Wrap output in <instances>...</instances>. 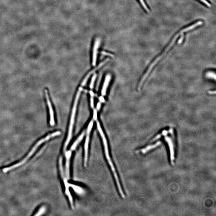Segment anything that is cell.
I'll list each match as a JSON object with an SVG mask.
<instances>
[{"instance_id": "obj_23", "label": "cell", "mask_w": 216, "mask_h": 216, "mask_svg": "<svg viewBox=\"0 0 216 216\" xmlns=\"http://www.w3.org/2000/svg\"><path fill=\"white\" fill-rule=\"evenodd\" d=\"M101 103H97V110H99V109H100V107H101Z\"/></svg>"}, {"instance_id": "obj_13", "label": "cell", "mask_w": 216, "mask_h": 216, "mask_svg": "<svg viewBox=\"0 0 216 216\" xmlns=\"http://www.w3.org/2000/svg\"><path fill=\"white\" fill-rule=\"evenodd\" d=\"M69 185L74 190V191L78 194H82L83 193L84 190L79 186L72 184H69Z\"/></svg>"}, {"instance_id": "obj_6", "label": "cell", "mask_w": 216, "mask_h": 216, "mask_svg": "<svg viewBox=\"0 0 216 216\" xmlns=\"http://www.w3.org/2000/svg\"><path fill=\"white\" fill-rule=\"evenodd\" d=\"M93 126V121L91 120L88 124L87 131H86V137L85 141L84 143V165L86 167L87 165V161L88 159V145H89L90 137V132Z\"/></svg>"}, {"instance_id": "obj_17", "label": "cell", "mask_w": 216, "mask_h": 216, "mask_svg": "<svg viewBox=\"0 0 216 216\" xmlns=\"http://www.w3.org/2000/svg\"><path fill=\"white\" fill-rule=\"evenodd\" d=\"M97 77V74H95L93 75V77L91 79V82H90V89H92L94 86V82L95 81V79Z\"/></svg>"}, {"instance_id": "obj_10", "label": "cell", "mask_w": 216, "mask_h": 216, "mask_svg": "<svg viewBox=\"0 0 216 216\" xmlns=\"http://www.w3.org/2000/svg\"><path fill=\"white\" fill-rule=\"evenodd\" d=\"M109 58L106 59L105 60H104V61H103L102 63H100L99 65H98L97 67H96L95 69H94L93 70H92L91 71H90V73H88V74H87V75L86 76V77L84 78V79L82 81L81 84V86L82 87V86H84V85L86 84V82H87V80H88V79H89V78L90 77V76L91 75L92 73H93L94 72H95V71L98 70V69H99V68H101V67H102L103 65H104V64H105L107 62L109 61Z\"/></svg>"}, {"instance_id": "obj_7", "label": "cell", "mask_w": 216, "mask_h": 216, "mask_svg": "<svg viewBox=\"0 0 216 216\" xmlns=\"http://www.w3.org/2000/svg\"><path fill=\"white\" fill-rule=\"evenodd\" d=\"M45 94L46 98L47 99V103L49 107V111L50 116V124L51 126H54L55 124L54 122V114L53 110L52 109V106L49 98L48 92L47 90H45Z\"/></svg>"}, {"instance_id": "obj_14", "label": "cell", "mask_w": 216, "mask_h": 216, "mask_svg": "<svg viewBox=\"0 0 216 216\" xmlns=\"http://www.w3.org/2000/svg\"><path fill=\"white\" fill-rule=\"evenodd\" d=\"M161 144V142L159 141L158 142H157V143L156 144H153V145H151L150 146H147V147H146L145 148H144V149H142L141 150V152L142 153H146V152H147V151H149V150H150L151 149H153V148H155L157 146H158V145H159Z\"/></svg>"}, {"instance_id": "obj_2", "label": "cell", "mask_w": 216, "mask_h": 216, "mask_svg": "<svg viewBox=\"0 0 216 216\" xmlns=\"http://www.w3.org/2000/svg\"><path fill=\"white\" fill-rule=\"evenodd\" d=\"M97 129H98L99 133L101 135V137L102 138V140H103V143L104 148H105L104 150H105L106 157L107 158V160L108 161V162L109 163L110 166L111 167L112 173L113 174L114 176V178H115L116 182V185L117 186L118 189L119 193H120V195L122 198H125V195L124 194L122 187H121L120 183V181H119V178H118V176L117 174L116 173L113 164L112 163V161L110 156L109 147H108V145L107 139H106L104 133H103V131L102 130V128L101 127V125H100V123L99 122V121H97Z\"/></svg>"}, {"instance_id": "obj_5", "label": "cell", "mask_w": 216, "mask_h": 216, "mask_svg": "<svg viewBox=\"0 0 216 216\" xmlns=\"http://www.w3.org/2000/svg\"><path fill=\"white\" fill-rule=\"evenodd\" d=\"M59 169L60 171V175L62 179L63 180V182L64 185L65 187V193L66 195L69 198V200L71 204V206L72 208H74V203H73V197L72 195H71L69 190V183L67 182V179L65 177V174L64 173V169H63V158L60 157L59 159Z\"/></svg>"}, {"instance_id": "obj_9", "label": "cell", "mask_w": 216, "mask_h": 216, "mask_svg": "<svg viewBox=\"0 0 216 216\" xmlns=\"http://www.w3.org/2000/svg\"><path fill=\"white\" fill-rule=\"evenodd\" d=\"M100 44V39L99 38L96 39L93 47V54H92V63L93 66L96 65L97 59V52Z\"/></svg>"}, {"instance_id": "obj_15", "label": "cell", "mask_w": 216, "mask_h": 216, "mask_svg": "<svg viewBox=\"0 0 216 216\" xmlns=\"http://www.w3.org/2000/svg\"><path fill=\"white\" fill-rule=\"evenodd\" d=\"M45 210L46 208L44 206H42L39 209V210L37 211V212H36V214L34 215L38 216L42 215L43 214L45 213Z\"/></svg>"}, {"instance_id": "obj_18", "label": "cell", "mask_w": 216, "mask_h": 216, "mask_svg": "<svg viewBox=\"0 0 216 216\" xmlns=\"http://www.w3.org/2000/svg\"><path fill=\"white\" fill-rule=\"evenodd\" d=\"M140 2L141 3V4L142 5V7H143L144 9L147 12H150V10L149 9L148 7L147 6H146V4L144 3V0H139Z\"/></svg>"}, {"instance_id": "obj_22", "label": "cell", "mask_w": 216, "mask_h": 216, "mask_svg": "<svg viewBox=\"0 0 216 216\" xmlns=\"http://www.w3.org/2000/svg\"><path fill=\"white\" fill-rule=\"evenodd\" d=\"M183 39H184V35H183V34H182V36H181V37H180V39H179V40H178V44H180L181 43H182V41H183Z\"/></svg>"}, {"instance_id": "obj_24", "label": "cell", "mask_w": 216, "mask_h": 216, "mask_svg": "<svg viewBox=\"0 0 216 216\" xmlns=\"http://www.w3.org/2000/svg\"><path fill=\"white\" fill-rule=\"evenodd\" d=\"M99 100H100V101H101V102H104V101H105V99H104V98L102 97H100V98H99Z\"/></svg>"}, {"instance_id": "obj_1", "label": "cell", "mask_w": 216, "mask_h": 216, "mask_svg": "<svg viewBox=\"0 0 216 216\" xmlns=\"http://www.w3.org/2000/svg\"><path fill=\"white\" fill-rule=\"evenodd\" d=\"M203 24V22L201 20L199 21L195 22V23L193 24L192 25H191L190 26H188L186 28L182 29V30H180L178 33L176 34L175 37H174L171 42L169 44V45L168 46L166 49H165V50L162 52L161 54H160V55L157 57L154 60H153L152 62H151L147 67H146V69L144 71L143 73L142 74V76L141 79L139 81L140 83L141 84H144L145 83L149 76L151 75L153 70H154L155 68L156 67L157 64L159 63V62L166 55L167 52L169 51L170 49H171V47L173 45L174 43H175L176 39L180 35H181L184 32H187V31H189L191 30L194 29L197 26L202 25Z\"/></svg>"}, {"instance_id": "obj_19", "label": "cell", "mask_w": 216, "mask_h": 216, "mask_svg": "<svg viewBox=\"0 0 216 216\" xmlns=\"http://www.w3.org/2000/svg\"><path fill=\"white\" fill-rule=\"evenodd\" d=\"M93 118L94 120H97V110L95 109L94 110V111H93Z\"/></svg>"}, {"instance_id": "obj_21", "label": "cell", "mask_w": 216, "mask_h": 216, "mask_svg": "<svg viewBox=\"0 0 216 216\" xmlns=\"http://www.w3.org/2000/svg\"><path fill=\"white\" fill-rule=\"evenodd\" d=\"M101 53L102 54H103V55H105L109 56H111V57H113L114 56V55H113L112 54L106 52L105 51H102Z\"/></svg>"}, {"instance_id": "obj_3", "label": "cell", "mask_w": 216, "mask_h": 216, "mask_svg": "<svg viewBox=\"0 0 216 216\" xmlns=\"http://www.w3.org/2000/svg\"><path fill=\"white\" fill-rule=\"evenodd\" d=\"M60 134H61V132L60 131H56L54 133H52L51 134H49V135H48L47 136L45 137V138L40 140L39 141L37 142V143L35 144V145L34 146V147L32 148L31 151L29 152L28 155L23 159H22V161H20V162L17 163L16 164L13 165L12 166L4 168L3 169V172L5 173H7V172L12 170L13 169H15L16 168L19 167L25 163L26 162V161L29 159V158L31 157L33 155L35 152L36 150H37V148H38L39 146L41 145V144H42L43 143L45 142L48 141L50 138L56 137V136H58L59 135H60Z\"/></svg>"}, {"instance_id": "obj_20", "label": "cell", "mask_w": 216, "mask_h": 216, "mask_svg": "<svg viewBox=\"0 0 216 216\" xmlns=\"http://www.w3.org/2000/svg\"><path fill=\"white\" fill-rule=\"evenodd\" d=\"M200 1H201L202 3L205 4L206 6L208 7H211V5L210 3H209L207 1H206V0H199Z\"/></svg>"}, {"instance_id": "obj_11", "label": "cell", "mask_w": 216, "mask_h": 216, "mask_svg": "<svg viewBox=\"0 0 216 216\" xmlns=\"http://www.w3.org/2000/svg\"><path fill=\"white\" fill-rule=\"evenodd\" d=\"M111 76L110 75H107L106 76L104 84L102 87V90H101V94L103 96H105L106 94L107 88L109 85V83L111 80Z\"/></svg>"}, {"instance_id": "obj_12", "label": "cell", "mask_w": 216, "mask_h": 216, "mask_svg": "<svg viewBox=\"0 0 216 216\" xmlns=\"http://www.w3.org/2000/svg\"><path fill=\"white\" fill-rule=\"evenodd\" d=\"M84 135H85V131H83V132L82 133L81 135L79 136V137L78 138L77 140L75 141V142H74V143L73 144L72 146H71V148H70L71 151L75 150V149L77 146L79 144V143L80 142L82 141V139H83Z\"/></svg>"}, {"instance_id": "obj_16", "label": "cell", "mask_w": 216, "mask_h": 216, "mask_svg": "<svg viewBox=\"0 0 216 216\" xmlns=\"http://www.w3.org/2000/svg\"><path fill=\"white\" fill-rule=\"evenodd\" d=\"M90 106L92 108H93L94 107V93L92 90L90 91Z\"/></svg>"}, {"instance_id": "obj_4", "label": "cell", "mask_w": 216, "mask_h": 216, "mask_svg": "<svg viewBox=\"0 0 216 216\" xmlns=\"http://www.w3.org/2000/svg\"><path fill=\"white\" fill-rule=\"evenodd\" d=\"M162 134L165 137V139L169 146L171 159L172 162L174 160V131L173 128H168L164 129L161 131Z\"/></svg>"}, {"instance_id": "obj_8", "label": "cell", "mask_w": 216, "mask_h": 216, "mask_svg": "<svg viewBox=\"0 0 216 216\" xmlns=\"http://www.w3.org/2000/svg\"><path fill=\"white\" fill-rule=\"evenodd\" d=\"M72 155L71 151H68L65 153L66 156V164H65V169H66V176L68 179L70 178V160Z\"/></svg>"}]
</instances>
